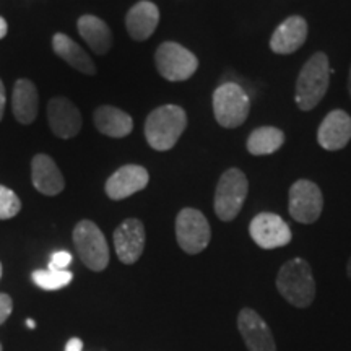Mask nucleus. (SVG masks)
<instances>
[{"label": "nucleus", "instance_id": "obj_1", "mask_svg": "<svg viewBox=\"0 0 351 351\" xmlns=\"http://www.w3.org/2000/svg\"><path fill=\"white\" fill-rule=\"evenodd\" d=\"M276 289L289 304L306 309L315 298L313 269L304 258H291L283 263L276 275Z\"/></svg>", "mask_w": 351, "mask_h": 351}, {"label": "nucleus", "instance_id": "obj_2", "mask_svg": "<svg viewBox=\"0 0 351 351\" xmlns=\"http://www.w3.org/2000/svg\"><path fill=\"white\" fill-rule=\"evenodd\" d=\"M187 127V116L182 108L166 104L150 112L145 122V137L153 150L168 152L178 143Z\"/></svg>", "mask_w": 351, "mask_h": 351}, {"label": "nucleus", "instance_id": "obj_3", "mask_svg": "<svg viewBox=\"0 0 351 351\" xmlns=\"http://www.w3.org/2000/svg\"><path fill=\"white\" fill-rule=\"evenodd\" d=\"M333 70L324 52H315L301 69L296 82V104L302 111H311L322 101L328 90Z\"/></svg>", "mask_w": 351, "mask_h": 351}, {"label": "nucleus", "instance_id": "obj_4", "mask_svg": "<svg viewBox=\"0 0 351 351\" xmlns=\"http://www.w3.org/2000/svg\"><path fill=\"white\" fill-rule=\"evenodd\" d=\"M249 182L243 171L231 168L223 173L215 191V213L221 221H232L247 199Z\"/></svg>", "mask_w": 351, "mask_h": 351}, {"label": "nucleus", "instance_id": "obj_5", "mask_svg": "<svg viewBox=\"0 0 351 351\" xmlns=\"http://www.w3.org/2000/svg\"><path fill=\"white\" fill-rule=\"evenodd\" d=\"M251 101L238 83H223L213 93L215 119L225 129H236L247 119Z\"/></svg>", "mask_w": 351, "mask_h": 351}, {"label": "nucleus", "instance_id": "obj_6", "mask_svg": "<svg viewBox=\"0 0 351 351\" xmlns=\"http://www.w3.org/2000/svg\"><path fill=\"white\" fill-rule=\"evenodd\" d=\"M73 243L82 262L90 270L103 271L109 263V247L103 231L90 219H83L73 230Z\"/></svg>", "mask_w": 351, "mask_h": 351}, {"label": "nucleus", "instance_id": "obj_7", "mask_svg": "<svg viewBox=\"0 0 351 351\" xmlns=\"http://www.w3.org/2000/svg\"><path fill=\"white\" fill-rule=\"evenodd\" d=\"M212 238L208 219L200 210L184 208L176 218V239L187 254H199L207 247Z\"/></svg>", "mask_w": 351, "mask_h": 351}, {"label": "nucleus", "instance_id": "obj_8", "mask_svg": "<svg viewBox=\"0 0 351 351\" xmlns=\"http://www.w3.org/2000/svg\"><path fill=\"white\" fill-rule=\"evenodd\" d=\"M155 64L161 77L169 82H184L197 72L199 60L178 43H163L156 49Z\"/></svg>", "mask_w": 351, "mask_h": 351}, {"label": "nucleus", "instance_id": "obj_9", "mask_svg": "<svg viewBox=\"0 0 351 351\" xmlns=\"http://www.w3.org/2000/svg\"><path fill=\"white\" fill-rule=\"evenodd\" d=\"M324 197L319 186L307 179H300L289 189L288 210L293 219L311 225L315 223L322 213Z\"/></svg>", "mask_w": 351, "mask_h": 351}, {"label": "nucleus", "instance_id": "obj_10", "mask_svg": "<svg viewBox=\"0 0 351 351\" xmlns=\"http://www.w3.org/2000/svg\"><path fill=\"white\" fill-rule=\"evenodd\" d=\"M251 238L262 249H278L291 243V230L288 223L276 213L263 212L252 218L249 225Z\"/></svg>", "mask_w": 351, "mask_h": 351}, {"label": "nucleus", "instance_id": "obj_11", "mask_svg": "<svg viewBox=\"0 0 351 351\" xmlns=\"http://www.w3.org/2000/svg\"><path fill=\"white\" fill-rule=\"evenodd\" d=\"M238 328L247 351H276V343L269 324L251 307L241 309Z\"/></svg>", "mask_w": 351, "mask_h": 351}, {"label": "nucleus", "instance_id": "obj_12", "mask_svg": "<svg viewBox=\"0 0 351 351\" xmlns=\"http://www.w3.org/2000/svg\"><path fill=\"white\" fill-rule=\"evenodd\" d=\"M114 247L122 263H135L145 249V226L137 218H127L114 231Z\"/></svg>", "mask_w": 351, "mask_h": 351}, {"label": "nucleus", "instance_id": "obj_13", "mask_svg": "<svg viewBox=\"0 0 351 351\" xmlns=\"http://www.w3.org/2000/svg\"><path fill=\"white\" fill-rule=\"evenodd\" d=\"M47 119L56 137L69 140L82 129V114L72 101L62 96L52 98L47 104Z\"/></svg>", "mask_w": 351, "mask_h": 351}, {"label": "nucleus", "instance_id": "obj_14", "mask_svg": "<svg viewBox=\"0 0 351 351\" xmlns=\"http://www.w3.org/2000/svg\"><path fill=\"white\" fill-rule=\"evenodd\" d=\"M148 171L138 165H125L106 181V194L112 200H122L148 186Z\"/></svg>", "mask_w": 351, "mask_h": 351}, {"label": "nucleus", "instance_id": "obj_15", "mask_svg": "<svg viewBox=\"0 0 351 351\" xmlns=\"http://www.w3.org/2000/svg\"><path fill=\"white\" fill-rule=\"evenodd\" d=\"M351 140V117L341 109L328 112L319 127L317 142L324 150L339 152Z\"/></svg>", "mask_w": 351, "mask_h": 351}, {"label": "nucleus", "instance_id": "obj_16", "mask_svg": "<svg viewBox=\"0 0 351 351\" xmlns=\"http://www.w3.org/2000/svg\"><path fill=\"white\" fill-rule=\"evenodd\" d=\"M307 38V23L302 16H289L275 29L270 38V49L275 54H293Z\"/></svg>", "mask_w": 351, "mask_h": 351}, {"label": "nucleus", "instance_id": "obj_17", "mask_svg": "<svg viewBox=\"0 0 351 351\" xmlns=\"http://www.w3.org/2000/svg\"><path fill=\"white\" fill-rule=\"evenodd\" d=\"M32 179L36 191L44 195H57L64 191L65 181L56 161L51 156L39 153L33 158Z\"/></svg>", "mask_w": 351, "mask_h": 351}, {"label": "nucleus", "instance_id": "obj_18", "mask_svg": "<svg viewBox=\"0 0 351 351\" xmlns=\"http://www.w3.org/2000/svg\"><path fill=\"white\" fill-rule=\"evenodd\" d=\"M158 21H160V10L153 2L142 0L130 8L125 16V26L130 38L135 41H145L155 33Z\"/></svg>", "mask_w": 351, "mask_h": 351}, {"label": "nucleus", "instance_id": "obj_19", "mask_svg": "<svg viewBox=\"0 0 351 351\" xmlns=\"http://www.w3.org/2000/svg\"><path fill=\"white\" fill-rule=\"evenodd\" d=\"M38 90L34 86L33 82L21 78L15 83L13 88V98H12V106H13V116L20 124H32L36 119L38 114Z\"/></svg>", "mask_w": 351, "mask_h": 351}, {"label": "nucleus", "instance_id": "obj_20", "mask_svg": "<svg viewBox=\"0 0 351 351\" xmlns=\"http://www.w3.org/2000/svg\"><path fill=\"white\" fill-rule=\"evenodd\" d=\"M95 125L101 134L112 138L127 137L134 129V121L129 114L114 106H99L95 111Z\"/></svg>", "mask_w": 351, "mask_h": 351}, {"label": "nucleus", "instance_id": "obj_21", "mask_svg": "<svg viewBox=\"0 0 351 351\" xmlns=\"http://www.w3.org/2000/svg\"><path fill=\"white\" fill-rule=\"evenodd\" d=\"M52 47H54L56 54L62 60H65L70 67L85 73V75H95L96 73V67L93 60L90 59V56L72 38H69L67 34H54V38H52Z\"/></svg>", "mask_w": 351, "mask_h": 351}, {"label": "nucleus", "instance_id": "obj_22", "mask_svg": "<svg viewBox=\"0 0 351 351\" xmlns=\"http://www.w3.org/2000/svg\"><path fill=\"white\" fill-rule=\"evenodd\" d=\"M78 32H80V36L90 46V49L96 52V54H106L112 47L111 29H109L106 21L98 19V16L83 15L78 20Z\"/></svg>", "mask_w": 351, "mask_h": 351}, {"label": "nucleus", "instance_id": "obj_23", "mask_svg": "<svg viewBox=\"0 0 351 351\" xmlns=\"http://www.w3.org/2000/svg\"><path fill=\"white\" fill-rule=\"evenodd\" d=\"M285 143V134L276 127H258L249 135L247 152L251 155L263 156L271 155L282 148Z\"/></svg>", "mask_w": 351, "mask_h": 351}, {"label": "nucleus", "instance_id": "obj_24", "mask_svg": "<svg viewBox=\"0 0 351 351\" xmlns=\"http://www.w3.org/2000/svg\"><path fill=\"white\" fill-rule=\"evenodd\" d=\"M73 280L72 271L69 270H36L33 271V282L46 291L65 288Z\"/></svg>", "mask_w": 351, "mask_h": 351}, {"label": "nucleus", "instance_id": "obj_25", "mask_svg": "<svg viewBox=\"0 0 351 351\" xmlns=\"http://www.w3.org/2000/svg\"><path fill=\"white\" fill-rule=\"evenodd\" d=\"M21 202L15 192L5 186H0V219H10L19 215Z\"/></svg>", "mask_w": 351, "mask_h": 351}, {"label": "nucleus", "instance_id": "obj_26", "mask_svg": "<svg viewBox=\"0 0 351 351\" xmlns=\"http://www.w3.org/2000/svg\"><path fill=\"white\" fill-rule=\"evenodd\" d=\"M72 262V254L67 251H59L54 252L51 257L49 269L51 270H67V267Z\"/></svg>", "mask_w": 351, "mask_h": 351}, {"label": "nucleus", "instance_id": "obj_27", "mask_svg": "<svg viewBox=\"0 0 351 351\" xmlns=\"http://www.w3.org/2000/svg\"><path fill=\"white\" fill-rule=\"evenodd\" d=\"M12 311H13L12 298L5 295V293H0V326L10 317Z\"/></svg>", "mask_w": 351, "mask_h": 351}, {"label": "nucleus", "instance_id": "obj_28", "mask_svg": "<svg viewBox=\"0 0 351 351\" xmlns=\"http://www.w3.org/2000/svg\"><path fill=\"white\" fill-rule=\"evenodd\" d=\"M65 351H83V341L80 339H70L65 345Z\"/></svg>", "mask_w": 351, "mask_h": 351}, {"label": "nucleus", "instance_id": "obj_29", "mask_svg": "<svg viewBox=\"0 0 351 351\" xmlns=\"http://www.w3.org/2000/svg\"><path fill=\"white\" fill-rule=\"evenodd\" d=\"M5 103H7L5 86H3V82L0 80V121H2V117H3V111H5Z\"/></svg>", "mask_w": 351, "mask_h": 351}, {"label": "nucleus", "instance_id": "obj_30", "mask_svg": "<svg viewBox=\"0 0 351 351\" xmlns=\"http://www.w3.org/2000/svg\"><path fill=\"white\" fill-rule=\"evenodd\" d=\"M7 32H8V25H7V21L3 20L2 16H0V39L5 38Z\"/></svg>", "mask_w": 351, "mask_h": 351}, {"label": "nucleus", "instance_id": "obj_31", "mask_svg": "<svg viewBox=\"0 0 351 351\" xmlns=\"http://www.w3.org/2000/svg\"><path fill=\"white\" fill-rule=\"evenodd\" d=\"M26 327H28V328H34V327H36V324H34L33 319H28V320H26Z\"/></svg>", "mask_w": 351, "mask_h": 351}, {"label": "nucleus", "instance_id": "obj_32", "mask_svg": "<svg viewBox=\"0 0 351 351\" xmlns=\"http://www.w3.org/2000/svg\"><path fill=\"white\" fill-rule=\"evenodd\" d=\"M346 274H348V276L351 278V257H350V261H348V265H346Z\"/></svg>", "mask_w": 351, "mask_h": 351}, {"label": "nucleus", "instance_id": "obj_33", "mask_svg": "<svg viewBox=\"0 0 351 351\" xmlns=\"http://www.w3.org/2000/svg\"><path fill=\"white\" fill-rule=\"evenodd\" d=\"M348 90H350V95H351V69H350V78H348Z\"/></svg>", "mask_w": 351, "mask_h": 351}, {"label": "nucleus", "instance_id": "obj_34", "mask_svg": "<svg viewBox=\"0 0 351 351\" xmlns=\"http://www.w3.org/2000/svg\"><path fill=\"white\" fill-rule=\"evenodd\" d=\"M0 278H2V263H0Z\"/></svg>", "mask_w": 351, "mask_h": 351}, {"label": "nucleus", "instance_id": "obj_35", "mask_svg": "<svg viewBox=\"0 0 351 351\" xmlns=\"http://www.w3.org/2000/svg\"><path fill=\"white\" fill-rule=\"evenodd\" d=\"M0 351H2V345H0Z\"/></svg>", "mask_w": 351, "mask_h": 351}, {"label": "nucleus", "instance_id": "obj_36", "mask_svg": "<svg viewBox=\"0 0 351 351\" xmlns=\"http://www.w3.org/2000/svg\"><path fill=\"white\" fill-rule=\"evenodd\" d=\"M103 351H104V350H103Z\"/></svg>", "mask_w": 351, "mask_h": 351}]
</instances>
